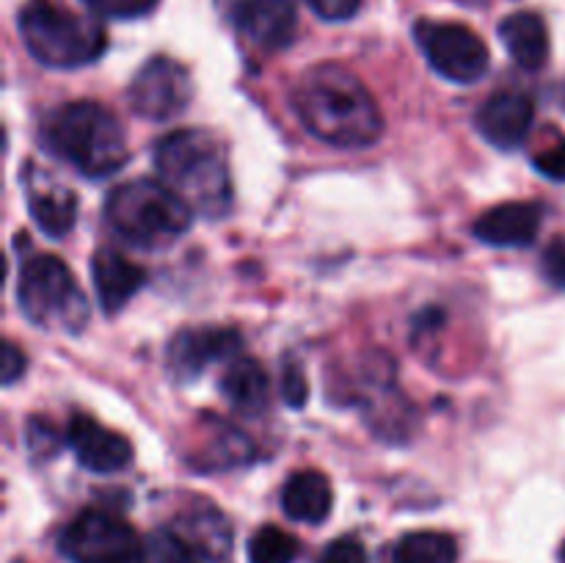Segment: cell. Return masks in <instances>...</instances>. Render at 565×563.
Returning <instances> with one entry per match:
<instances>
[{
  "label": "cell",
  "instance_id": "6da1fadb",
  "mask_svg": "<svg viewBox=\"0 0 565 563\" xmlns=\"http://www.w3.org/2000/svg\"><path fill=\"white\" fill-rule=\"evenodd\" d=\"M292 108L301 125L323 144L364 149L384 132V116L373 94L340 64H318L298 77Z\"/></svg>",
  "mask_w": 565,
  "mask_h": 563
},
{
  "label": "cell",
  "instance_id": "7a4b0ae2",
  "mask_svg": "<svg viewBox=\"0 0 565 563\" xmlns=\"http://www.w3.org/2000/svg\"><path fill=\"white\" fill-rule=\"evenodd\" d=\"M160 180L199 215L218 219L232 208V174L218 138L207 130H174L154 144Z\"/></svg>",
  "mask_w": 565,
  "mask_h": 563
},
{
  "label": "cell",
  "instance_id": "3957f363",
  "mask_svg": "<svg viewBox=\"0 0 565 563\" xmlns=\"http://www.w3.org/2000/svg\"><path fill=\"white\" fill-rule=\"evenodd\" d=\"M42 141L50 152L83 177L103 180L127 163V136L105 105L77 99L58 105L42 121Z\"/></svg>",
  "mask_w": 565,
  "mask_h": 563
},
{
  "label": "cell",
  "instance_id": "277c9868",
  "mask_svg": "<svg viewBox=\"0 0 565 563\" xmlns=\"http://www.w3.org/2000/svg\"><path fill=\"white\" fill-rule=\"evenodd\" d=\"M193 210L163 180H130L110 191L105 221L138 248H166L191 230Z\"/></svg>",
  "mask_w": 565,
  "mask_h": 563
},
{
  "label": "cell",
  "instance_id": "5b68a950",
  "mask_svg": "<svg viewBox=\"0 0 565 563\" xmlns=\"http://www.w3.org/2000/svg\"><path fill=\"white\" fill-rule=\"evenodd\" d=\"M17 25L28 53L53 70L94 64L108 47L105 28L94 17L77 14L55 0H28Z\"/></svg>",
  "mask_w": 565,
  "mask_h": 563
},
{
  "label": "cell",
  "instance_id": "8992f818",
  "mask_svg": "<svg viewBox=\"0 0 565 563\" xmlns=\"http://www.w3.org/2000/svg\"><path fill=\"white\" fill-rule=\"evenodd\" d=\"M20 309L33 326L77 334L88 323V298L75 274L55 254H33L20 265Z\"/></svg>",
  "mask_w": 565,
  "mask_h": 563
},
{
  "label": "cell",
  "instance_id": "52a82bcc",
  "mask_svg": "<svg viewBox=\"0 0 565 563\" xmlns=\"http://www.w3.org/2000/svg\"><path fill=\"white\" fill-rule=\"evenodd\" d=\"M61 552L72 563H147V544L132 524L108 511H83L61 533Z\"/></svg>",
  "mask_w": 565,
  "mask_h": 563
},
{
  "label": "cell",
  "instance_id": "ba28073f",
  "mask_svg": "<svg viewBox=\"0 0 565 563\" xmlns=\"http://www.w3.org/2000/svg\"><path fill=\"white\" fill-rule=\"evenodd\" d=\"M414 36L428 64L447 81L475 83L489 72V47L461 22L419 20L414 25Z\"/></svg>",
  "mask_w": 565,
  "mask_h": 563
},
{
  "label": "cell",
  "instance_id": "9c48e42d",
  "mask_svg": "<svg viewBox=\"0 0 565 563\" xmlns=\"http://www.w3.org/2000/svg\"><path fill=\"white\" fill-rule=\"evenodd\" d=\"M127 99L141 119H174L193 99L191 72L169 55H154L136 72L130 88H127Z\"/></svg>",
  "mask_w": 565,
  "mask_h": 563
},
{
  "label": "cell",
  "instance_id": "30bf717a",
  "mask_svg": "<svg viewBox=\"0 0 565 563\" xmlns=\"http://www.w3.org/2000/svg\"><path fill=\"white\" fill-rule=\"evenodd\" d=\"M241 351V334L224 326H199L185 329L169 342L166 362L177 381H193L207 370V364L224 362Z\"/></svg>",
  "mask_w": 565,
  "mask_h": 563
},
{
  "label": "cell",
  "instance_id": "8fae6325",
  "mask_svg": "<svg viewBox=\"0 0 565 563\" xmlns=\"http://www.w3.org/2000/svg\"><path fill=\"white\" fill-rule=\"evenodd\" d=\"M22 191H25L28 213L44 235L61 241L75 230L77 196L70 188L61 185L50 171L39 169L36 163H28L25 174H22Z\"/></svg>",
  "mask_w": 565,
  "mask_h": 563
},
{
  "label": "cell",
  "instance_id": "7c38bea8",
  "mask_svg": "<svg viewBox=\"0 0 565 563\" xmlns=\"http://www.w3.org/2000/svg\"><path fill=\"white\" fill-rule=\"evenodd\" d=\"M169 528L185 541L196 563H232V524L210 502L188 506Z\"/></svg>",
  "mask_w": 565,
  "mask_h": 563
},
{
  "label": "cell",
  "instance_id": "4fadbf2b",
  "mask_svg": "<svg viewBox=\"0 0 565 563\" xmlns=\"http://www.w3.org/2000/svg\"><path fill=\"white\" fill-rule=\"evenodd\" d=\"M535 119V105L522 92H497L475 114L478 132L497 149H516L527 141Z\"/></svg>",
  "mask_w": 565,
  "mask_h": 563
},
{
  "label": "cell",
  "instance_id": "5bb4252c",
  "mask_svg": "<svg viewBox=\"0 0 565 563\" xmlns=\"http://www.w3.org/2000/svg\"><path fill=\"white\" fill-rule=\"evenodd\" d=\"M64 442L77 456L81 467L92 469V472L97 475L119 472V469H125L132 458V447L125 436L105 428V425L97 423L94 417H83V414L70 419Z\"/></svg>",
  "mask_w": 565,
  "mask_h": 563
},
{
  "label": "cell",
  "instance_id": "9a60e30c",
  "mask_svg": "<svg viewBox=\"0 0 565 563\" xmlns=\"http://www.w3.org/2000/svg\"><path fill=\"white\" fill-rule=\"evenodd\" d=\"M235 22L248 44L263 53H279L296 39L298 14L292 0H243Z\"/></svg>",
  "mask_w": 565,
  "mask_h": 563
},
{
  "label": "cell",
  "instance_id": "2e32d148",
  "mask_svg": "<svg viewBox=\"0 0 565 563\" xmlns=\"http://www.w3.org/2000/svg\"><path fill=\"white\" fill-rule=\"evenodd\" d=\"M544 208L535 202H505L486 210L475 221V237L489 246L522 248L539 237Z\"/></svg>",
  "mask_w": 565,
  "mask_h": 563
},
{
  "label": "cell",
  "instance_id": "e0dca14e",
  "mask_svg": "<svg viewBox=\"0 0 565 563\" xmlns=\"http://www.w3.org/2000/svg\"><path fill=\"white\" fill-rule=\"evenodd\" d=\"M94 293L108 315L119 312L147 282V270L114 248H99L92 259Z\"/></svg>",
  "mask_w": 565,
  "mask_h": 563
},
{
  "label": "cell",
  "instance_id": "ac0fdd59",
  "mask_svg": "<svg viewBox=\"0 0 565 563\" xmlns=\"http://www.w3.org/2000/svg\"><path fill=\"white\" fill-rule=\"evenodd\" d=\"M500 39L522 70H544L550 59V31L535 11H516L500 22Z\"/></svg>",
  "mask_w": 565,
  "mask_h": 563
},
{
  "label": "cell",
  "instance_id": "d6986e66",
  "mask_svg": "<svg viewBox=\"0 0 565 563\" xmlns=\"http://www.w3.org/2000/svg\"><path fill=\"white\" fill-rule=\"evenodd\" d=\"M331 484L318 469H298L281 489V511L296 522L320 524L331 513Z\"/></svg>",
  "mask_w": 565,
  "mask_h": 563
},
{
  "label": "cell",
  "instance_id": "ffe728a7",
  "mask_svg": "<svg viewBox=\"0 0 565 563\" xmlns=\"http://www.w3.org/2000/svg\"><path fill=\"white\" fill-rule=\"evenodd\" d=\"M221 392L246 417H259L268 408V375L257 359H235L221 379Z\"/></svg>",
  "mask_w": 565,
  "mask_h": 563
},
{
  "label": "cell",
  "instance_id": "44dd1931",
  "mask_svg": "<svg viewBox=\"0 0 565 563\" xmlns=\"http://www.w3.org/2000/svg\"><path fill=\"white\" fill-rule=\"evenodd\" d=\"M386 563H458V544L439 530H417L392 544Z\"/></svg>",
  "mask_w": 565,
  "mask_h": 563
},
{
  "label": "cell",
  "instance_id": "7402d4cb",
  "mask_svg": "<svg viewBox=\"0 0 565 563\" xmlns=\"http://www.w3.org/2000/svg\"><path fill=\"white\" fill-rule=\"evenodd\" d=\"M298 552L301 544L296 535L276 524H263L248 539V563H296Z\"/></svg>",
  "mask_w": 565,
  "mask_h": 563
},
{
  "label": "cell",
  "instance_id": "603a6c76",
  "mask_svg": "<svg viewBox=\"0 0 565 563\" xmlns=\"http://www.w3.org/2000/svg\"><path fill=\"white\" fill-rule=\"evenodd\" d=\"M147 563H196L185 541L166 524L147 539Z\"/></svg>",
  "mask_w": 565,
  "mask_h": 563
},
{
  "label": "cell",
  "instance_id": "cb8c5ba5",
  "mask_svg": "<svg viewBox=\"0 0 565 563\" xmlns=\"http://www.w3.org/2000/svg\"><path fill=\"white\" fill-rule=\"evenodd\" d=\"M83 3L110 20H136V17L149 14L160 0H83Z\"/></svg>",
  "mask_w": 565,
  "mask_h": 563
},
{
  "label": "cell",
  "instance_id": "d4e9b609",
  "mask_svg": "<svg viewBox=\"0 0 565 563\" xmlns=\"http://www.w3.org/2000/svg\"><path fill=\"white\" fill-rule=\"evenodd\" d=\"M318 563H367V552H364L362 541L353 535H342V539L331 541L323 552H320Z\"/></svg>",
  "mask_w": 565,
  "mask_h": 563
},
{
  "label": "cell",
  "instance_id": "484cf974",
  "mask_svg": "<svg viewBox=\"0 0 565 563\" xmlns=\"http://www.w3.org/2000/svg\"><path fill=\"white\" fill-rule=\"evenodd\" d=\"M533 166L550 180H565V138L546 144L533 155Z\"/></svg>",
  "mask_w": 565,
  "mask_h": 563
},
{
  "label": "cell",
  "instance_id": "4316f807",
  "mask_svg": "<svg viewBox=\"0 0 565 563\" xmlns=\"http://www.w3.org/2000/svg\"><path fill=\"white\" fill-rule=\"evenodd\" d=\"M307 6L320 17V20L342 22L351 20V17L362 9V0H307Z\"/></svg>",
  "mask_w": 565,
  "mask_h": 563
},
{
  "label": "cell",
  "instance_id": "83f0119b",
  "mask_svg": "<svg viewBox=\"0 0 565 563\" xmlns=\"http://www.w3.org/2000/svg\"><path fill=\"white\" fill-rule=\"evenodd\" d=\"M281 395H285V401L290 403L292 408H301L303 403H307L309 386L298 364H287L285 373H281Z\"/></svg>",
  "mask_w": 565,
  "mask_h": 563
},
{
  "label": "cell",
  "instance_id": "f1b7e54d",
  "mask_svg": "<svg viewBox=\"0 0 565 563\" xmlns=\"http://www.w3.org/2000/svg\"><path fill=\"white\" fill-rule=\"evenodd\" d=\"M541 265H544L546 279L555 287H561V290H565V237H555V241L546 246Z\"/></svg>",
  "mask_w": 565,
  "mask_h": 563
},
{
  "label": "cell",
  "instance_id": "f546056e",
  "mask_svg": "<svg viewBox=\"0 0 565 563\" xmlns=\"http://www.w3.org/2000/svg\"><path fill=\"white\" fill-rule=\"evenodd\" d=\"M61 436L55 434L53 425L42 423V419H33L31 428H28V445L36 456H53L55 447H58Z\"/></svg>",
  "mask_w": 565,
  "mask_h": 563
},
{
  "label": "cell",
  "instance_id": "4dcf8cb0",
  "mask_svg": "<svg viewBox=\"0 0 565 563\" xmlns=\"http://www.w3.org/2000/svg\"><path fill=\"white\" fill-rule=\"evenodd\" d=\"M0 370H3V384L11 386L22 373H25V357H22L20 348L11 340H6L3 346V362H0Z\"/></svg>",
  "mask_w": 565,
  "mask_h": 563
},
{
  "label": "cell",
  "instance_id": "1f68e13d",
  "mask_svg": "<svg viewBox=\"0 0 565 563\" xmlns=\"http://www.w3.org/2000/svg\"><path fill=\"white\" fill-rule=\"evenodd\" d=\"M561 561L565 563V541H563V550H561Z\"/></svg>",
  "mask_w": 565,
  "mask_h": 563
}]
</instances>
